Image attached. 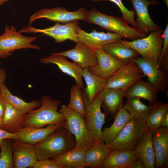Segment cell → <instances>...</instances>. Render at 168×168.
I'll use <instances>...</instances> for the list:
<instances>
[{
    "mask_svg": "<svg viewBox=\"0 0 168 168\" xmlns=\"http://www.w3.org/2000/svg\"><path fill=\"white\" fill-rule=\"evenodd\" d=\"M40 102L41 106L40 108L32 110L26 114L24 126L40 128L54 124L64 127L65 119L58 109L61 101L50 96H44Z\"/></svg>",
    "mask_w": 168,
    "mask_h": 168,
    "instance_id": "6da1fadb",
    "label": "cell"
},
{
    "mask_svg": "<svg viewBox=\"0 0 168 168\" xmlns=\"http://www.w3.org/2000/svg\"><path fill=\"white\" fill-rule=\"evenodd\" d=\"M76 142L74 136L65 127L48 136L41 142L34 145L38 160L54 157L75 148Z\"/></svg>",
    "mask_w": 168,
    "mask_h": 168,
    "instance_id": "7a4b0ae2",
    "label": "cell"
},
{
    "mask_svg": "<svg viewBox=\"0 0 168 168\" xmlns=\"http://www.w3.org/2000/svg\"><path fill=\"white\" fill-rule=\"evenodd\" d=\"M85 21L97 25L122 38L132 40L146 37L147 34L141 32L137 28L130 26L122 17L104 14L96 8L87 11Z\"/></svg>",
    "mask_w": 168,
    "mask_h": 168,
    "instance_id": "3957f363",
    "label": "cell"
},
{
    "mask_svg": "<svg viewBox=\"0 0 168 168\" xmlns=\"http://www.w3.org/2000/svg\"><path fill=\"white\" fill-rule=\"evenodd\" d=\"M58 111L63 114L65 119V124L64 127L75 138V147L87 150L92 145L101 142L88 130L85 117L80 113L65 104L61 105Z\"/></svg>",
    "mask_w": 168,
    "mask_h": 168,
    "instance_id": "277c9868",
    "label": "cell"
},
{
    "mask_svg": "<svg viewBox=\"0 0 168 168\" xmlns=\"http://www.w3.org/2000/svg\"><path fill=\"white\" fill-rule=\"evenodd\" d=\"M17 31L16 29L12 26H6L4 32L0 35V58H7L16 50L31 49L38 50L41 49L39 46L32 43L42 35L33 37L24 36Z\"/></svg>",
    "mask_w": 168,
    "mask_h": 168,
    "instance_id": "5b68a950",
    "label": "cell"
},
{
    "mask_svg": "<svg viewBox=\"0 0 168 168\" xmlns=\"http://www.w3.org/2000/svg\"><path fill=\"white\" fill-rule=\"evenodd\" d=\"M147 128L145 120L132 118L116 138L106 145L112 150L123 149L134 150Z\"/></svg>",
    "mask_w": 168,
    "mask_h": 168,
    "instance_id": "8992f818",
    "label": "cell"
},
{
    "mask_svg": "<svg viewBox=\"0 0 168 168\" xmlns=\"http://www.w3.org/2000/svg\"><path fill=\"white\" fill-rule=\"evenodd\" d=\"M163 31L161 29L150 33L148 36L131 41H119L131 48L145 59L158 62L163 43Z\"/></svg>",
    "mask_w": 168,
    "mask_h": 168,
    "instance_id": "52a82bcc",
    "label": "cell"
},
{
    "mask_svg": "<svg viewBox=\"0 0 168 168\" xmlns=\"http://www.w3.org/2000/svg\"><path fill=\"white\" fill-rule=\"evenodd\" d=\"M80 28L78 20H74L64 24L57 23L52 26L44 29L36 28L29 25L23 27L19 32L43 34L53 38L57 43L68 40L77 43L79 42L77 35Z\"/></svg>",
    "mask_w": 168,
    "mask_h": 168,
    "instance_id": "ba28073f",
    "label": "cell"
},
{
    "mask_svg": "<svg viewBox=\"0 0 168 168\" xmlns=\"http://www.w3.org/2000/svg\"><path fill=\"white\" fill-rule=\"evenodd\" d=\"M145 76L134 62L125 64L119 68L107 80L105 88L117 89L125 92Z\"/></svg>",
    "mask_w": 168,
    "mask_h": 168,
    "instance_id": "9c48e42d",
    "label": "cell"
},
{
    "mask_svg": "<svg viewBox=\"0 0 168 168\" xmlns=\"http://www.w3.org/2000/svg\"><path fill=\"white\" fill-rule=\"evenodd\" d=\"M82 97L85 108V120L89 132L101 141L103 126L105 123V115L101 111L102 102L96 97L90 102L84 91Z\"/></svg>",
    "mask_w": 168,
    "mask_h": 168,
    "instance_id": "30bf717a",
    "label": "cell"
},
{
    "mask_svg": "<svg viewBox=\"0 0 168 168\" xmlns=\"http://www.w3.org/2000/svg\"><path fill=\"white\" fill-rule=\"evenodd\" d=\"M87 11L84 8L70 12L62 7L40 9L32 14L29 18V25L35 20L46 19L51 21L67 23L74 20L85 21Z\"/></svg>",
    "mask_w": 168,
    "mask_h": 168,
    "instance_id": "8fae6325",
    "label": "cell"
},
{
    "mask_svg": "<svg viewBox=\"0 0 168 168\" xmlns=\"http://www.w3.org/2000/svg\"><path fill=\"white\" fill-rule=\"evenodd\" d=\"M150 82L158 91L164 92L167 88L166 75L160 68L158 62L138 57L134 61Z\"/></svg>",
    "mask_w": 168,
    "mask_h": 168,
    "instance_id": "7c38bea8",
    "label": "cell"
},
{
    "mask_svg": "<svg viewBox=\"0 0 168 168\" xmlns=\"http://www.w3.org/2000/svg\"><path fill=\"white\" fill-rule=\"evenodd\" d=\"M135 11L137 18L135 20L138 28L141 32L147 34L161 29L151 18L148 7L150 5H156L157 0H130Z\"/></svg>",
    "mask_w": 168,
    "mask_h": 168,
    "instance_id": "4fadbf2b",
    "label": "cell"
},
{
    "mask_svg": "<svg viewBox=\"0 0 168 168\" xmlns=\"http://www.w3.org/2000/svg\"><path fill=\"white\" fill-rule=\"evenodd\" d=\"M96 64L88 68L92 73L107 80L119 68L125 65L105 52L102 49L95 50Z\"/></svg>",
    "mask_w": 168,
    "mask_h": 168,
    "instance_id": "5bb4252c",
    "label": "cell"
},
{
    "mask_svg": "<svg viewBox=\"0 0 168 168\" xmlns=\"http://www.w3.org/2000/svg\"><path fill=\"white\" fill-rule=\"evenodd\" d=\"M54 53L69 58L82 69L93 66L97 63L95 50L80 41L71 49Z\"/></svg>",
    "mask_w": 168,
    "mask_h": 168,
    "instance_id": "9a60e30c",
    "label": "cell"
},
{
    "mask_svg": "<svg viewBox=\"0 0 168 168\" xmlns=\"http://www.w3.org/2000/svg\"><path fill=\"white\" fill-rule=\"evenodd\" d=\"M152 142L155 156V167H168V128L161 127L152 133Z\"/></svg>",
    "mask_w": 168,
    "mask_h": 168,
    "instance_id": "2e32d148",
    "label": "cell"
},
{
    "mask_svg": "<svg viewBox=\"0 0 168 168\" xmlns=\"http://www.w3.org/2000/svg\"><path fill=\"white\" fill-rule=\"evenodd\" d=\"M125 92L119 89L105 88L99 93L97 97L102 102L101 108L105 114L114 117L123 107Z\"/></svg>",
    "mask_w": 168,
    "mask_h": 168,
    "instance_id": "e0dca14e",
    "label": "cell"
},
{
    "mask_svg": "<svg viewBox=\"0 0 168 168\" xmlns=\"http://www.w3.org/2000/svg\"><path fill=\"white\" fill-rule=\"evenodd\" d=\"M40 61L44 64L52 63L56 65L63 73L72 77L76 84L82 90H83L82 69L75 63L69 61L64 56L54 53L41 58Z\"/></svg>",
    "mask_w": 168,
    "mask_h": 168,
    "instance_id": "ac0fdd59",
    "label": "cell"
},
{
    "mask_svg": "<svg viewBox=\"0 0 168 168\" xmlns=\"http://www.w3.org/2000/svg\"><path fill=\"white\" fill-rule=\"evenodd\" d=\"M79 41L81 42L94 50L102 49L105 45L119 41L122 38L112 32H98L94 30L88 33L80 28L77 35Z\"/></svg>",
    "mask_w": 168,
    "mask_h": 168,
    "instance_id": "d6986e66",
    "label": "cell"
},
{
    "mask_svg": "<svg viewBox=\"0 0 168 168\" xmlns=\"http://www.w3.org/2000/svg\"><path fill=\"white\" fill-rule=\"evenodd\" d=\"M14 141L12 144L14 167H33L38 160L34 145Z\"/></svg>",
    "mask_w": 168,
    "mask_h": 168,
    "instance_id": "ffe728a7",
    "label": "cell"
},
{
    "mask_svg": "<svg viewBox=\"0 0 168 168\" xmlns=\"http://www.w3.org/2000/svg\"><path fill=\"white\" fill-rule=\"evenodd\" d=\"M138 156L134 149L112 150L101 164V168H132Z\"/></svg>",
    "mask_w": 168,
    "mask_h": 168,
    "instance_id": "44dd1931",
    "label": "cell"
},
{
    "mask_svg": "<svg viewBox=\"0 0 168 168\" xmlns=\"http://www.w3.org/2000/svg\"><path fill=\"white\" fill-rule=\"evenodd\" d=\"M60 127H62L54 124L48 125L44 128L25 126L16 133L17 138L14 140L35 145L42 141Z\"/></svg>",
    "mask_w": 168,
    "mask_h": 168,
    "instance_id": "7402d4cb",
    "label": "cell"
},
{
    "mask_svg": "<svg viewBox=\"0 0 168 168\" xmlns=\"http://www.w3.org/2000/svg\"><path fill=\"white\" fill-rule=\"evenodd\" d=\"M114 118L112 124L109 127L105 128L102 132L101 141L105 144L113 141L132 118L129 113L123 107Z\"/></svg>",
    "mask_w": 168,
    "mask_h": 168,
    "instance_id": "603a6c76",
    "label": "cell"
},
{
    "mask_svg": "<svg viewBox=\"0 0 168 168\" xmlns=\"http://www.w3.org/2000/svg\"><path fill=\"white\" fill-rule=\"evenodd\" d=\"M86 150L76 148L51 158L60 168H83L86 166L85 155Z\"/></svg>",
    "mask_w": 168,
    "mask_h": 168,
    "instance_id": "cb8c5ba5",
    "label": "cell"
},
{
    "mask_svg": "<svg viewBox=\"0 0 168 168\" xmlns=\"http://www.w3.org/2000/svg\"><path fill=\"white\" fill-rule=\"evenodd\" d=\"M152 132L148 128L142 139L135 148L142 160L145 168L155 167V156L152 142Z\"/></svg>",
    "mask_w": 168,
    "mask_h": 168,
    "instance_id": "d4e9b609",
    "label": "cell"
},
{
    "mask_svg": "<svg viewBox=\"0 0 168 168\" xmlns=\"http://www.w3.org/2000/svg\"><path fill=\"white\" fill-rule=\"evenodd\" d=\"M102 49L125 64L134 62L139 55L134 49L126 46L119 41L109 43L104 46Z\"/></svg>",
    "mask_w": 168,
    "mask_h": 168,
    "instance_id": "484cf974",
    "label": "cell"
},
{
    "mask_svg": "<svg viewBox=\"0 0 168 168\" xmlns=\"http://www.w3.org/2000/svg\"><path fill=\"white\" fill-rule=\"evenodd\" d=\"M157 90L149 82L140 79L125 92L124 97L142 98L151 104L156 100Z\"/></svg>",
    "mask_w": 168,
    "mask_h": 168,
    "instance_id": "4316f807",
    "label": "cell"
},
{
    "mask_svg": "<svg viewBox=\"0 0 168 168\" xmlns=\"http://www.w3.org/2000/svg\"><path fill=\"white\" fill-rule=\"evenodd\" d=\"M26 114L6 103L2 129L10 133H17L24 127Z\"/></svg>",
    "mask_w": 168,
    "mask_h": 168,
    "instance_id": "83f0119b",
    "label": "cell"
},
{
    "mask_svg": "<svg viewBox=\"0 0 168 168\" xmlns=\"http://www.w3.org/2000/svg\"><path fill=\"white\" fill-rule=\"evenodd\" d=\"M112 151L106 144L100 142L91 146L86 151V166L100 168L103 161Z\"/></svg>",
    "mask_w": 168,
    "mask_h": 168,
    "instance_id": "f1b7e54d",
    "label": "cell"
},
{
    "mask_svg": "<svg viewBox=\"0 0 168 168\" xmlns=\"http://www.w3.org/2000/svg\"><path fill=\"white\" fill-rule=\"evenodd\" d=\"M0 95L7 103L13 108L25 114L40 105V101L38 100H34L27 102L13 95L4 83L0 85Z\"/></svg>",
    "mask_w": 168,
    "mask_h": 168,
    "instance_id": "f546056e",
    "label": "cell"
},
{
    "mask_svg": "<svg viewBox=\"0 0 168 168\" xmlns=\"http://www.w3.org/2000/svg\"><path fill=\"white\" fill-rule=\"evenodd\" d=\"M82 77L86 87L84 91L90 102L97 96L99 93L105 88L107 80L91 72L88 67L82 69Z\"/></svg>",
    "mask_w": 168,
    "mask_h": 168,
    "instance_id": "4dcf8cb0",
    "label": "cell"
},
{
    "mask_svg": "<svg viewBox=\"0 0 168 168\" xmlns=\"http://www.w3.org/2000/svg\"><path fill=\"white\" fill-rule=\"evenodd\" d=\"M168 112V104L157 100L152 104L151 110L145 119L147 128L152 133L161 127L162 119Z\"/></svg>",
    "mask_w": 168,
    "mask_h": 168,
    "instance_id": "1f68e13d",
    "label": "cell"
},
{
    "mask_svg": "<svg viewBox=\"0 0 168 168\" xmlns=\"http://www.w3.org/2000/svg\"><path fill=\"white\" fill-rule=\"evenodd\" d=\"M123 107L129 113L132 118L145 121L151 110L152 104L147 105L141 101L140 98L132 97L127 98Z\"/></svg>",
    "mask_w": 168,
    "mask_h": 168,
    "instance_id": "d6a6232c",
    "label": "cell"
},
{
    "mask_svg": "<svg viewBox=\"0 0 168 168\" xmlns=\"http://www.w3.org/2000/svg\"><path fill=\"white\" fill-rule=\"evenodd\" d=\"M82 90L76 84L72 86L70 89V100L67 106L85 117V108L82 97Z\"/></svg>",
    "mask_w": 168,
    "mask_h": 168,
    "instance_id": "836d02e7",
    "label": "cell"
},
{
    "mask_svg": "<svg viewBox=\"0 0 168 168\" xmlns=\"http://www.w3.org/2000/svg\"><path fill=\"white\" fill-rule=\"evenodd\" d=\"M5 139L1 147L0 152V168L14 167L13 161V148L9 142Z\"/></svg>",
    "mask_w": 168,
    "mask_h": 168,
    "instance_id": "e575fe53",
    "label": "cell"
},
{
    "mask_svg": "<svg viewBox=\"0 0 168 168\" xmlns=\"http://www.w3.org/2000/svg\"><path fill=\"white\" fill-rule=\"evenodd\" d=\"M94 2H98L104 0L111 2L116 5L120 9L122 17L129 25L137 28V25L135 20V13L133 9H128L122 3V0H91Z\"/></svg>",
    "mask_w": 168,
    "mask_h": 168,
    "instance_id": "d590c367",
    "label": "cell"
},
{
    "mask_svg": "<svg viewBox=\"0 0 168 168\" xmlns=\"http://www.w3.org/2000/svg\"><path fill=\"white\" fill-rule=\"evenodd\" d=\"M163 43L160 55L159 56L158 63L160 66L162 60L167 56L168 52V24H167L165 30L163 33Z\"/></svg>",
    "mask_w": 168,
    "mask_h": 168,
    "instance_id": "8d00e7d4",
    "label": "cell"
},
{
    "mask_svg": "<svg viewBox=\"0 0 168 168\" xmlns=\"http://www.w3.org/2000/svg\"><path fill=\"white\" fill-rule=\"evenodd\" d=\"M33 168H60L57 163L52 159H46L38 160Z\"/></svg>",
    "mask_w": 168,
    "mask_h": 168,
    "instance_id": "74e56055",
    "label": "cell"
},
{
    "mask_svg": "<svg viewBox=\"0 0 168 168\" xmlns=\"http://www.w3.org/2000/svg\"><path fill=\"white\" fill-rule=\"evenodd\" d=\"M17 137L16 133H12L0 129V148L4 143L5 139H10L15 140Z\"/></svg>",
    "mask_w": 168,
    "mask_h": 168,
    "instance_id": "f35d334b",
    "label": "cell"
},
{
    "mask_svg": "<svg viewBox=\"0 0 168 168\" xmlns=\"http://www.w3.org/2000/svg\"><path fill=\"white\" fill-rule=\"evenodd\" d=\"M6 102L3 98L0 95V118L3 119L6 108Z\"/></svg>",
    "mask_w": 168,
    "mask_h": 168,
    "instance_id": "ab89813d",
    "label": "cell"
},
{
    "mask_svg": "<svg viewBox=\"0 0 168 168\" xmlns=\"http://www.w3.org/2000/svg\"><path fill=\"white\" fill-rule=\"evenodd\" d=\"M132 168H145V166L142 159L138 156L134 162Z\"/></svg>",
    "mask_w": 168,
    "mask_h": 168,
    "instance_id": "60d3db41",
    "label": "cell"
},
{
    "mask_svg": "<svg viewBox=\"0 0 168 168\" xmlns=\"http://www.w3.org/2000/svg\"><path fill=\"white\" fill-rule=\"evenodd\" d=\"M7 78L5 71L3 69L0 68V85L4 83Z\"/></svg>",
    "mask_w": 168,
    "mask_h": 168,
    "instance_id": "b9f144b4",
    "label": "cell"
},
{
    "mask_svg": "<svg viewBox=\"0 0 168 168\" xmlns=\"http://www.w3.org/2000/svg\"><path fill=\"white\" fill-rule=\"evenodd\" d=\"M161 126L168 128V112L165 114L162 119Z\"/></svg>",
    "mask_w": 168,
    "mask_h": 168,
    "instance_id": "7bdbcfd3",
    "label": "cell"
},
{
    "mask_svg": "<svg viewBox=\"0 0 168 168\" xmlns=\"http://www.w3.org/2000/svg\"><path fill=\"white\" fill-rule=\"evenodd\" d=\"M10 0H0V5H1L5 2L9 1Z\"/></svg>",
    "mask_w": 168,
    "mask_h": 168,
    "instance_id": "ee69618b",
    "label": "cell"
},
{
    "mask_svg": "<svg viewBox=\"0 0 168 168\" xmlns=\"http://www.w3.org/2000/svg\"><path fill=\"white\" fill-rule=\"evenodd\" d=\"M3 119L0 118V129H2V127Z\"/></svg>",
    "mask_w": 168,
    "mask_h": 168,
    "instance_id": "f6af8a7d",
    "label": "cell"
},
{
    "mask_svg": "<svg viewBox=\"0 0 168 168\" xmlns=\"http://www.w3.org/2000/svg\"><path fill=\"white\" fill-rule=\"evenodd\" d=\"M166 3L167 6H168V0H164Z\"/></svg>",
    "mask_w": 168,
    "mask_h": 168,
    "instance_id": "bcb514c9",
    "label": "cell"
},
{
    "mask_svg": "<svg viewBox=\"0 0 168 168\" xmlns=\"http://www.w3.org/2000/svg\"><path fill=\"white\" fill-rule=\"evenodd\" d=\"M1 62L0 61V65H1Z\"/></svg>",
    "mask_w": 168,
    "mask_h": 168,
    "instance_id": "7dc6e473",
    "label": "cell"
}]
</instances>
